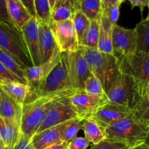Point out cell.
<instances>
[{"mask_svg":"<svg viewBox=\"0 0 149 149\" xmlns=\"http://www.w3.org/2000/svg\"><path fill=\"white\" fill-rule=\"evenodd\" d=\"M81 129L84 132V138L93 145H96L106 139L104 128L92 118L82 119Z\"/></svg>","mask_w":149,"mask_h":149,"instance_id":"603a6c76","label":"cell"},{"mask_svg":"<svg viewBox=\"0 0 149 149\" xmlns=\"http://www.w3.org/2000/svg\"><path fill=\"white\" fill-rule=\"evenodd\" d=\"M106 96L110 103H117L132 109L141 98L135 88L133 79L122 72L118 74Z\"/></svg>","mask_w":149,"mask_h":149,"instance_id":"52a82bcc","label":"cell"},{"mask_svg":"<svg viewBox=\"0 0 149 149\" xmlns=\"http://www.w3.org/2000/svg\"><path fill=\"white\" fill-rule=\"evenodd\" d=\"M28 52L30 55L32 64L36 66L41 64L39 52V27L38 21L35 17H32L20 30Z\"/></svg>","mask_w":149,"mask_h":149,"instance_id":"9a60e30c","label":"cell"},{"mask_svg":"<svg viewBox=\"0 0 149 149\" xmlns=\"http://www.w3.org/2000/svg\"><path fill=\"white\" fill-rule=\"evenodd\" d=\"M130 149H149V147L145 142V143H143L140 144V145L136 146H134V147H132V148H130Z\"/></svg>","mask_w":149,"mask_h":149,"instance_id":"f6af8a7d","label":"cell"},{"mask_svg":"<svg viewBox=\"0 0 149 149\" xmlns=\"http://www.w3.org/2000/svg\"><path fill=\"white\" fill-rule=\"evenodd\" d=\"M90 149H130V147L122 143L105 139L96 145H93Z\"/></svg>","mask_w":149,"mask_h":149,"instance_id":"836d02e7","label":"cell"},{"mask_svg":"<svg viewBox=\"0 0 149 149\" xmlns=\"http://www.w3.org/2000/svg\"><path fill=\"white\" fill-rule=\"evenodd\" d=\"M148 7H149V0H148Z\"/></svg>","mask_w":149,"mask_h":149,"instance_id":"816d5d0a","label":"cell"},{"mask_svg":"<svg viewBox=\"0 0 149 149\" xmlns=\"http://www.w3.org/2000/svg\"><path fill=\"white\" fill-rule=\"evenodd\" d=\"M0 21L14 26L7 13V0H0Z\"/></svg>","mask_w":149,"mask_h":149,"instance_id":"74e56055","label":"cell"},{"mask_svg":"<svg viewBox=\"0 0 149 149\" xmlns=\"http://www.w3.org/2000/svg\"><path fill=\"white\" fill-rule=\"evenodd\" d=\"M36 18L38 21L50 22L51 10L48 0H33Z\"/></svg>","mask_w":149,"mask_h":149,"instance_id":"1f68e13d","label":"cell"},{"mask_svg":"<svg viewBox=\"0 0 149 149\" xmlns=\"http://www.w3.org/2000/svg\"><path fill=\"white\" fill-rule=\"evenodd\" d=\"M66 122L35 133L31 138V143L35 149H45L54 144L62 142L61 134Z\"/></svg>","mask_w":149,"mask_h":149,"instance_id":"ac0fdd59","label":"cell"},{"mask_svg":"<svg viewBox=\"0 0 149 149\" xmlns=\"http://www.w3.org/2000/svg\"><path fill=\"white\" fill-rule=\"evenodd\" d=\"M57 47L61 52H73L79 48L78 38L72 20L49 23Z\"/></svg>","mask_w":149,"mask_h":149,"instance_id":"30bf717a","label":"cell"},{"mask_svg":"<svg viewBox=\"0 0 149 149\" xmlns=\"http://www.w3.org/2000/svg\"><path fill=\"white\" fill-rule=\"evenodd\" d=\"M84 91L87 94L93 95H106V93L102 87L101 83L93 73L84 81Z\"/></svg>","mask_w":149,"mask_h":149,"instance_id":"d6a6232c","label":"cell"},{"mask_svg":"<svg viewBox=\"0 0 149 149\" xmlns=\"http://www.w3.org/2000/svg\"><path fill=\"white\" fill-rule=\"evenodd\" d=\"M125 1L126 0H124V1ZM127 1H129L130 2L132 9L135 7H139L141 13H143V12L144 8L148 6V0H127Z\"/></svg>","mask_w":149,"mask_h":149,"instance_id":"ab89813d","label":"cell"},{"mask_svg":"<svg viewBox=\"0 0 149 149\" xmlns=\"http://www.w3.org/2000/svg\"><path fill=\"white\" fill-rule=\"evenodd\" d=\"M67 90H73L70 77L68 52H61L59 62L54 66L35 92V94L36 96H45Z\"/></svg>","mask_w":149,"mask_h":149,"instance_id":"8992f818","label":"cell"},{"mask_svg":"<svg viewBox=\"0 0 149 149\" xmlns=\"http://www.w3.org/2000/svg\"><path fill=\"white\" fill-rule=\"evenodd\" d=\"M70 96L60 100L48 111L36 132L79 118L75 109L71 105Z\"/></svg>","mask_w":149,"mask_h":149,"instance_id":"9c48e42d","label":"cell"},{"mask_svg":"<svg viewBox=\"0 0 149 149\" xmlns=\"http://www.w3.org/2000/svg\"><path fill=\"white\" fill-rule=\"evenodd\" d=\"M38 27L39 52L42 64L49 60L57 45L49 23L38 21Z\"/></svg>","mask_w":149,"mask_h":149,"instance_id":"e0dca14e","label":"cell"},{"mask_svg":"<svg viewBox=\"0 0 149 149\" xmlns=\"http://www.w3.org/2000/svg\"><path fill=\"white\" fill-rule=\"evenodd\" d=\"M81 122L82 119L79 118H76L67 122L61 134V141L63 142L69 143L77 138L79 131L81 128Z\"/></svg>","mask_w":149,"mask_h":149,"instance_id":"f546056e","label":"cell"},{"mask_svg":"<svg viewBox=\"0 0 149 149\" xmlns=\"http://www.w3.org/2000/svg\"><path fill=\"white\" fill-rule=\"evenodd\" d=\"M136 33L137 51L149 52V13L135 28Z\"/></svg>","mask_w":149,"mask_h":149,"instance_id":"cb8c5ba5","label":"cell"},{"mask_svg":"<svg viewBox=\"0 0 149 149\" xmlns=\"http://www.w3.org/2000/svg\"><path fill=\"white\" fill-rule=\"evenodd\" d=\"M4 149H10V148H5Z\"/></svg>","mask_w":149,"mask_h":149,"instance_id":"f5cc1de1","label":"cell"},{"mask_svg":"<svg viewBox=\"0 0 149 149\" xmlns=\"http://www.w3.org/2000/svg\"><path fill=\"white\" fill-rule=\"evenodd\" d=\"M68 143H69L63 142L62 141L61 143H58L50 146H49L48 148L45 149H68Z\"/></svg>","mask_w":149,"mask_h":149,"instance_id":"ee69618b","label":"cell"},{"mask_svg":"<svg viewBox=\"0 0 149 149\" xmlns=\"http://www.w3.org/2000/svg\"><path fill=\"white\" fill-rule=\"evenodd\" d=\"M13 149H35V148L31 143L30 138H26L21 133L17 145Z\"/></svg>","mask_w":149,"mask_h":149,"instance_id":"f35d334b","label":"cell"},{"mask_svg":"<svg viewBox=\"0 0 149 149\" xmlns=\"http://www.w3.org/2000/svg\"><path fill=\"white\" fill-rule=\"evenodd\" d=\"M113 26L101 13L97 49L103 53L113 55L112 47V30Z\"/></svg>","mask_w":149,"mask_h":149,"instance_id":"7402d4cb","label":"cell"},{"mask_svg":"<svg viewBox=\"0 0 149 149\" xmlns=\"http://www.w3.org/2000/svg\"><path fill=\"white\" fill-rule=\"evenodd\" d=\"M84 48L90 71L98 79L106 93L120 73L117 58L114 55L101 52L97 49Z\"/></svg>","mask_w":149,"mask_h":149,"instance_id":"3957f363","label":"cell"},{"mask_svg":"<svg viewBox=\"0 0 149 149\" xmlns=\"http://www.w3.org/2000/svg\"><path fill=\"white\" fill-rule=\"evenodd\" d=\"M0 49L15 59L23 69L33 66L21 31L15 26L1 21H0Z\"/></svg>","mask_w":149,"mask_h":149,"instance_id":"5b68a950","label":"cell"},{"mask_svg":"<svg viewBox=\"0 0 149 149\" xmlns=\"http://www.w3.org/2000/svg\"><path fill=\"white\" fill-rule=\"evenodd\" d=\"M21 2L24 4L26 8L27 9L28 11L29 12L31 16L36 17V13H35L34 8V1L33 0H20Z\"/></svg>","mask_w":149,"mask_h":149,"instance_id":"60d3db41","label":"cell"},{"mask_svg":"<svg viewBox=\"0 0 149 149\" xmlns=\"http://www.w3.org/2000/svg\"><path fill=\"white\" fill-rule=\"evenodd\" d=\"M106 139L122 143L130 148L145 143L149 129L132 116L115 122L104 127Z\"/></svg>","mask_w":149,"mask_h":149,"instance_id":"7a4b0ae2","label":"cell"},{"mask_svg":"<svg viewBox=\"0 0 149 149\" xmlns=\"http://www.w3.org/2000/svg\"><path fill=\"white\" fill-rule=\"evenodd\" d=\"M71 20L77 33L79 45L80 46L84 34L90 24V20L80 10H77L74 12Z\"/></svg>","mask_w":149,"mask_h":149,"instance_id":"4316f807","label":"cell"},{"mask_svg":"<svg viewBox=\"0 0 149 149\" xmlns=\"http://www.w3.org/2000/svg\"><path fill=\"white\" fill-rule=\"evenodd\" d=\"M7 9L12 23L19 31L33 17L20 0H7Z\"/></svg>","mask_w":149,"mask_h":149,"instance_id":"d6986e66","label":"cell"},{"mask_svg":"<svg viewBox=\"0 0 149 149\" xmlns=\"http://www.w3.org/2000/svg\"><path fill=\"white\" fill-rule=\"evenodd\" d=\"M90 143L83 137H77L68 143V149H87Z\"/></svg>","mask_w":149,"mask_h":149,"instance_id":"8d00e7d4","label":"cell"},{"mask_svg":"<svg viewBox=\"0 0 149 149\" xmlns=\"http://www.w3.org/2000/svg\"><path fill=\"white\" fill-rule=\"evenodd\" d=\"M148 10H149V7H148Z\"/></svg>","mask_w":149,"mask_h":149,"instance_id":"11a10c76","label":"cell"},{"mask_svg":"<svg viewBox=\"0 0 149 149\" xmlns=\"http://www.w3.org/2000/svg\"><path fill=\"white\" fill-rule=\"evenodd\" d=\"M100 18L90 20V24L84 34L80 46L92 49H97L100 32Z\"/></svg>","mask_w":149,"mask_h":149,"instance_id":"484cf974","label":"cell"},{"mask_svg":"<svg viewBox=\"0 0 149 149\" xmlns=\"http://www.w3.org/2000/svg\"><path fill=\"white\" fill-rule=\"evenodd\" d=\"M112 47L116 58L128 57L137 52L136 33L135 29L121 27L117 24L113 26Z\"/></svg>","mask_w":149,"mask_h":149,"instance_id":"8fae6325","label":"cell"},{"mask_svg":"<svg viewBox=\"0 0 149 149\" xmlns=\"http://www.w3.org/2000/svg\"><path fill=\"white\" fill-rule=\"evenodd\" d=\"M49 1V7H50V10L52 11L54 8H55V6L56 4V2L58 0H48Z\"/></svg>","mask_w":149,"mask_h":149,"instance_id":"bcb514c9","label":"cell"},{"mask_svg":"<svg viewBox=\"0 0 149 149\" xmlns=\"http://www.w3.org/2000/svg\"><path fill=\"white\" fill-rule=\"evenodd\" d=\"M117 59L120 72L133 79L140 97H146V89L149 81V52L137 51L130 56Z\"/></svg>","mask_w":149,"mask_h":149,"instance_id":"277c9868","label":"cell"},{"mask_svg":"<svg viewBox=\"0 0 149 149\" xmlns=\"http://www.w3.org/2000/svg\"><path fill=\"white\" fill-rule=\"evenodd\" d=\"M66 1V0H58L56 2V4L55 6L58 5V4H61L63 1ZM67 1H69L71 4V7H72V10H73V13H74V11L77 10H79V7H80V2H81V0H67Z\"/></svg>","mask_w":149,"mask_h":149,"instance_id":"7bdbcfd3","label":"cell"},{"mask_svg":"<svg viewBox=\"0 0 149 149\" xmlns=\"http://www.w3.org/2000/svg\"><path fill=\"white\" fill-rule=\"evenodd\" d=\"M133 116L138 121L149 125V100L146 97H141L133 108Z\"/></svg>","mask_w":149,"mask_h":149,"instance_id":"4dcf8cb0","label":"cell"},{"mask_svg":"<svg viewBox=\"0 0 149 149\" xmlns=\"http://www.w3.org/2000/svg\"><path fill=\"white\" fill-rule=\"evenodd\" d=\"M4 148H5V147H4V144H3L2 141L0 140V149H4Z\"/></svg>","mask_w":149,"mask_h":149,"instance_id":"c3c4849f","label":"cell"},{"mask_svg":"<svg viewBox=\"0 0 149 149\" xmlns=\"http://www.w3.org/2000/svg\"><path fill=\"white\" fill-rule=\"evenodd\" d=\"M70 100L81 119L90 117L97 108L108 102L106 95H93L84 90H75L70 96Z\"/></svg>","mask_w":149,"mask_h":149,"instance_id":"7c38bea8","label":"cell"},{"mask_svg":"<svg viewBox=\"0 0 149 149\" xmlns=\"http://www.w3.org/2000/svg\"><path fill=\"white\" fill-rule=\"evenodd\" d=\"M121 4H122L121 3H118L115 5H113L111 7H109L102 10V15L105 16L113 26L116 24V22L119 19V7H120Z\"/></svg>","mask_w":149,"mask_h":149,"instance_id":"e575fe53","label":"cell"},{"mask_svg":"<svg viewBox=\"0 0 149 149\" xmlns=\"http://www.w3.org/2000/svg\"><path fill=\"white\" fill-rule=\"evenodd\" d=\"M22 82L18 78L15 77L10 73L4 65L0 62V84H5L9 82Z\"/></svg>","mask_w":149,"mask_h":149,"instance_id":"d590c367","label":"cell"},{"mask_svg":"<svg viewBox=\"0 0 149 149\" xmlns=\"http://www.w3.org/2000/svg\"><path fill=\"white\" fill-rule=\"evenodd\" d=\"M79 10L90 20L100 18L102 13L101 0H81Z\"/></svg>","mask_w":149,"mask_h":149,"instance_id":"f1b7e54d","label":"cell"},{"mask_svg":"<svg viewBox=\"0 0 149 149\" xmlns=\"http://www.w3.org/2000/svg\"><path fill=\"white\" fill-rule=\"evenodd\" d=\"M61 55V52L56 46L48 61L36 66L33 65L26 68L25 71L28 84L31 87L34 93L42 84L49 72L52 71L54 66L59 62Z\"/></svg>","mask_w":149,"mask_h":149,"instance_id":"5bb4252c","label":"cell"},{"mask_svg":"<svg viewBox=\"0 0 149 149\" xmlns=\"http://www.w3.org/2000/svg\"><path fill=\"white\" fill-rule=\"evenodd\" d=\"M20 125L0 117V140L6 148L13 149L20 138Z\"/></svg>","mask_w":149,"mask_h":149,"instance_id":"ffe728a7","label":"cell"},{"mask_svg":"<svg viewBox=\"0 0 149 149\" xmlns=\"http://www.w3.org/2000/svg\"><path fill=\"white\" fill-rule=\"evenodd\" d=\"M1 93H2V90H1V87H0V98H1Z\"/></svg>","mask_w":149,"mask_h":149,"instance_id":"f907efd6","label":"cell"},{"mask_svg":"<svg viewBox=\"0 0 149 149\" xmlns=\"http://www.w3.org/2000/svg\"><path fill=\"white\" fill-rule=\"evenodd\" d=\"M0 62L10 73L18 78L23 84H28L25 69L20 66L15 59L1 49H0Z\"/></svg>","mask_w":149,"mask_h":149,"instance_id":"d4e9b609","label":"cell"},{"mask_svg":"<svg viewBox=\"0 0 149 149\" xmlns=\"http://www.w3.org/2000/svg\"><path fill=\"white\" fill-rule=\"evenodd\" d=\"M1 90L17 104L23 106L25 103L35 98L36 95L29 84L21 82H9L0 84Z\"/></svg>","mask_w":149,"mask_h":149,"instance_id":"2e32d148","label":"cell"},{"mask_svg":"<svg viewBox=\"0 0 149 149\" xmlns=\"http://www.w3.org/2000/svg\"><path fill=\"white\" fill-rule=\"evenodd\" d=\"M74 90H67L55 94L37 96L22 106L20 131L24 136L31 138L36 132L49 110L63 98L71 95Z\"/></svg>","mask_w":149,"mask_h":149,"instance_id":"6da1fadb","label":"cell"},{"mask_svg":"<svg viewBox=\"0 0 149 149\" xmlns=\"http://www.w3.org/2000/svg\"><path fill=\"white\" fill-rule=\"evenodd\" d=\"M21 116L22 106L15 103L2 91L0 98V117L20 125Z\"/></svg>","mask_w":149,"mask_h":149,"instance_id":"44dd1931","label":"cell"},{"mask_svg":"<svg viewBox=\"0 0 149 149\" xmlns=\"http://www.w3.org/2000/svg\"><path fill=\"white\" fill-rule=\"evenodd\" d=\"M132 115L133 110L130 108L108 101L97 108L90 117L104 128L113 122Z\"/></svg>","mask_w":149,"mask_h":149,"instance_id":"4fadbf2b","label":"cell"},{"mask_svg":"<svg viewBox=\"0 0 149 149\" xmlns=\"http://www.w3.org/2000/svg\"><path fill=\"white\" fill-rule=\"evenodd\" d=\"M71 86L74 90H84V81L92 74L84 54V47L77 51L68 52Z\"/></svg>","mask_w":149,"mask_h":149,"instance_id":"ba28073f","label":"cell"},{"mask_svg":"<svg viewBox=\"0 0 149 149\" xmlns=\"http://www.w3.org/2000/svg\"><path fill=\"white\" fill-rule=\"evenodd\" d=\"M73 10L71 3L68 1H63L61 4L55 6V8L51 11V23H60L71 20L72 18ZM49 22V23H50Z\"/></svg>","mask_w":149,"mask_h":149,"instance_id":"83f0119b","label":"cell"},{"mask_svg":"<svg viewBox=\"0 0 149 149\" xmlns=\"http://www.w3.org/2000/svg\"><path fill=\"white\" fill-rule=\"evenodd\" d=\"M146 143L149 147V132H148V137H147V138H146Z\"/></svg>","mask_w":149,"mask_h":149,"instance_id":"681fc988","label":"cell"},{"mask_svg":"<svg viewBox=\"0 0 149 149\" xmlns=\"http://www.w3.org/2000/svg\"><path fill=\"white\" fill-rule=\"evenodd\" d=\"M146 97L149 100V81L146 86Z\"/></svg>","mask_w":149,"mask_h":149,"instance_id":"7dc6e473","label":"cell"},{"mask_svg":"<svg viewBox=\"0 0 149 149\" xmlns=\"http://www.w3.org/2000/svg\"><path fill=\"white\" fill-rule=\"evenodd\" d=\"M148 129H149V125H148Z\"/></svg>","mask_w":149,"mask_h":149,"instance_id":"db71d44e","label":"cell"},{"mask_svg":"<svg viewBox=\"0 0 149 149\" xmlns=\"http://www.w3.org/2000/svg\"><path fill=\"white\" fill-rule=\"evenodd\" d=\"M122 2H124V0H101L102 10L109 7H111L113 5H115L118 3L122 4Z\"/></svg>","mask_w":149,"mask_h":149,"instance_id":"b9f144b4","label":"cell"}]
</instances>
